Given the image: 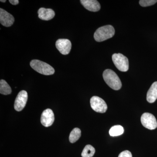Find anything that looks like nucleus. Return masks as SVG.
I'll return each mask as SVG.
<instances>
[{"instance_id": "nucleus-1", "label": "nucleus", "mask_w": 157, "mask_h": 157, "mask_svg": "<svg viewBox=\"0 0 157 157\" xmlns=\"http://www.w3.org/2000/svg\"><path fill=\"white\" fill-rule=\"evenodd\" d=\"M103 76L106 83L112 89L118 90L121 88L122 83L119 77L112 70H104Z\"/></svg>"}, {"instance_id": "nucleus-2", "label": "nucleus", "mask_w": 157, "mask_h": 157, "mask_svg": "<svg viewBox=\"0 0 157 157\" xmlns=\"http://www.w3.org/2000/svg\"><path fill=\"white\" fill-rule=\"evenodd\" d=\"M115 34V30L112 25H107L99 28L94 34L97 42H101L112 38Z\"/></svg>"}, {"instance_id": "nucleus-3", "label": "nucleus", "mask_w": 157, "mask_h": 157, "mask_svg": "<svg viewBox=\"0 0 157 157\" xmlns=\"http://www.w3.org/2000/svg\"><path fill=\"white\" fill-rule=\"evenodd\" d=\"M31 67L40 74L44 75H51L55 73V70L47 63L39 60L34 59L30 63Z\"/></svg>"}, {"instance_id": "nucleus-4", "label": "nucleus", "mask_w": 157, "mask_h": 157, "mask_svg": "<svg viewBox=\"0 0 157 157\" xmlns=\"http://www.w3.org/2000/svg\"><path fill=\"white\" fill-rule=\"evenodd\" d=\"M112 60L115 67L120 71L127 72L129 70L128 59L122 54H113Z\"/></svg>"}, {"instance_id": "nucleus-5", "label": "nucleus", "mask_w": 157, "mask_h": 157, "mask_svg": "<svg viewBox=\"0 0 157 157\" xmlns=\"http://www.w3.org/2000/svg\"><path fill=\"white\" fill-rule=\"evenodd\" d=\"M90 103L91 108L96 112L104 113L107 111V104L105 101L100 97L94 96L91 98Z\"/></svg>"}, {"instance_id": "nucleus-6", "label": "nucleus", "mask_w": 157, "mask_h": 157, "mask_svg": "<svg viewBox=\"0 0 157 157\" xmlns=\"http://www.w3.org/2000/svg\"><path fill=\"white\" fill-rule=\"evenodd\" d=\"M141 123L144 127L149 130H154L157 128V122L154 116L148 113H143L141 117Z\"/></svg>"}, {"instance_id": "nucleus-7", "label": "nucleus", "mask_w": 157, "mask_h": 157, "mask_svg": "<svg viewBox=\"0 0 157 157\" xmlns=\"http://www.w3.org/2000/svg\"><path fill=\"white\" fill-rule=\"evenodd\" d=\"M27 92L25 90H21L15 99L14 102V109L17 111H21L25 107L27 102Z\"/></svg>"}, {"instance_id": "nucleus-8", "label": "nucleus", "mask_w": 157, "mask_h": 157, "mask_svg": "<svg viewBox=\"0 0 157 157\" xmlns=\"http://www.w3.org/2000/svg\"><path fill=\"white\" fill-rule=\"evenodd\" d=\"M56 46L62 54L66 55L70 53L72 44L69 39H59L56 42Z\"/></svg>"}, {"instance_id": "nucleus-9", "label": "nucleus", "mask_w": 157, "mask_h": 157, "mask_svg": "<svg viewBox=\"0 0 157 157\" xmlns=\"http://www.w3.org/2000/svg\"><path fill=\"white\" fill-rule=\"evenodd\" d=\"M54 120V114L52 109H47L43 111L41 117L42 125L45 127H50L53 124Z\"/></svg>"}, {"instance_id": "nucleus-10", "label": "nucleus", "mask_w": 157, "mask_h": 157, "mask_svg": "<svg viewBox=\"0 0 157 157\" xmlns=\"http://www.w3.org/2000/svg\"><path fill=\"white\" fill-rule=\"evenodd\" d=\"M14 21V17L9 12L0 9V22L2 25L7 27L11 26Z\"/></svg>"}, {"instance_id": "nucleus-11", "label": "nucleus", "mask_w": 157, "mask_h": 157, "mask_svg": "<svg viewBox=\"0 0 157 157\" xmlns=\"http://www.w3.org/2000/svg\"><path fill=\"white\" fill-rule=\"evenodd\" d=\"M82 5L86 9L93 12H97L101 9V5L96 0H81Z\"/></svg>"}, {"instance_id": "nucleus-12", "label": "nucleus", "mask_w": 157, "mask_h": 157, "mask_svg": "<svg viewBox=\"0 0 157 157\" xmlns=\"http://www.w3.org/2000/svg\"><path fill=\"white\" fill-rule=\"evenodd\" d=\"M39 17L42 20L48 21L52 19L55 15V13L52 9L41 8L38 11Z\"/></svg>"}, {"instance_id": "nucleus-13", "label": "nucleus", "mask_w": 157, "mask_h": 157, "mask_svg": "<svg viewBox=\"0 0 157 157\" xmlns=\"http://www.w3.org/2000/svg\"><path fill=\"white\" fill-rule=\"evenodd\" d=\"M157 99V82H155L150 88L147 94V100L149 103H153Z\"/></svg>"}, {"instance_id": "nucleus-14", "label": "nucleus", "mask_w": 157, "mask_h": 157, "mask_svg": "<svg viewBox=\"0 0 157 157\" xmlns=\"http://www.w3.org/2000/svg\"><path fill=\"white\" fill-rule=\"evenodd\" d=\"M11 92L12 90L11 87L6 80L1 79L0 81V93L2 94L7 95L11 94Z\"/></svg>"}, {"instance_id": "nucleus-15", "label": "nucleus", "mask_w": 157, "mask_h": 157, "mask_svg": "<svg viewBox=\"0 0 157 157\" xmlns=\"http://www.w3.org/2000/svg\"><path fill=\"white\" fill-rule=\"evenodd\" d=\"M81 135V130L78 128H75L70 133L69 136V140L71 143H75L80 138Z\"/></svg>"}, {"instance_id": "nucleus-16", "label": "nucleus", "mask_w": 157, "mask_h": 157, "mask_svg": "<svg viewBox=\"0 0 157 157\" xmlns=\"http://www.w3.org/2000/svg\"><path fill=\"white\" fill-rule=\"evenodd\" d=\"M124 132L123 127L121 125H115L112 127L109 131V135L113 137L122 135Z\"/></svg>"}, {"instance_id": "nucleus-17", "label": "nucleus", "mask_w": 157, "mask_h": 157, "mask_svg": "<svg viewBox=\"0 0 157 157\" xmlns=\"http://www.w3.org/2000/svg\"><path fill=\"white\" fill-rule=\"evenodd\" d=\"M95 152V149L92 145H86L83 149L81 155L82 157H92Z\"/></svg>"}, {"instance_id": "nucleus-18", "label": "nucleus", "mask_w": 157, "mask_h": 157, "mask_svg": "<svg viewBox=\"0 0 157 157\" xmlns=\"http://www.w3.org/2000/svg\"><path fill=\"white\" fill-rule=\"evenodd\" d=\"M157 2V0H140L139 1L140 6L144 7L152 6Z\"/></svg>"}, {"instance_id": "nucleus-19", "label": "nucleus", "mask_w": 157, "mask_h": 157, "mask_svg": "<svg viewBox=\"0 0 157 157\" xmlns=\"http://www.w3.org/2000/svg\"><path fill=\"white\" fill-rule=\"evenodd\" d=\"M118 157H132V153L129 151L126 150L121 152Z\"/></svg>"}, {"instance_id": "nucleus-20", "label": "nucleus", "mask_w": 157, "mask_h": 157, "mask_svg": "<svg viewBox=\"0 0 157 157\" xmlns=\"http://www.w3.org/2000/svg\"><path fill=\"white\" fill-rule=\"evenodd\" d=\"M9 2H10V3H11V4L14 5V6L18 4L19 2V1H18V0H9Z\"/></svg>"}, {"instance_id": "nucleus-21", "label": "nucleus", "mask_w": 157, "mask_h": 157, "mask_svg": "<svg viewBox=\"0 0 157 157\" xmlns=\"http://www.w3.org/2000/svg\"><path fill=\"white\" fill-rule=\"evenodd\" d=\"M1 2H6V0H1Z\"/></svg>"}]
</instances>
